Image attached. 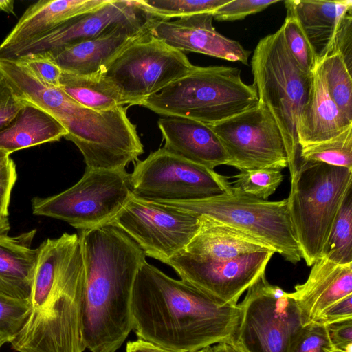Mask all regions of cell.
<instances>
[{"label": "cell", "mask_w": 352, "mask_h": 352, "mask_svg": "<svg viewBox=\"0 0 352 352\" xmlns=\"http://www.w3.org/2000/svg\"><path fill=\"white\" fill-rule=\"evenodd\" d=\"M67 135L65 128L43 110L24 104L16 117L0 130V151L12 153L56 142Z\"/></svg>", "instance_id": "25"}, {"label": "cell", "mask_w": 352, "mask_h": 352, "mask_svg": "<svg viewBox=\"0 0 352 352\" xmlns=\"http://www.w3.org/2000/svg\"><path fill=\"white\" fill-rule=\"evenodd\" d=\"M59 88L78 104L95 111H109L127 104L101 74L78 75L63 72Z\"/></svg>", "instance_id": "26"}, {"label": "cell", "mask_w": 352, "mask_h": 352, "mask_svg": "<svg viewBox=\"0 0 352 352\" xmlns=\"http://www.w3.org/2000/svg\"><path fill=\"white\" fill-rule=\"evenodd\" d=\"M329 94L340 111L352 121V77L343 57L338 52L321 62Z\"/></svg>", "instance_id": "28"}, {"label": "cell", "mask_w": 352, "mask_h": 352, "mask_svg": "<svg viewBox=\"0 0 352 352\" xmlns=\"http://www.w3.org/2000/svg\"><path fill=\"white\" fill-rule=\"evenodd\" d=\"M251 67L258 102L269 109L281 133L291 181L300 148L296 125L309 96L312 74L305 72L289 53L281 27L258 41Z\"/></svg>", "instance_id": "5"}, {"label": "cell", "mask_w": 352, "mask_h": 352, "mask_svg": "<svg viewBox=\"0 0 352 352\" xmlns=\"http://www.w3.org/2000/svg\"><path fill=\"white\" fill-rule=\"evenodd\" d=\"M287 208L301 258L320 259L341 204L352 186V169L300 161L290 181Z\"/></svg>", "instance_id": "6"}, {"label": "cell", "mask_w": 352, "mask_h": 352, "mask_svg": "<svg viewBox=\"0 0 352 352\" xmlns=\"http://www.w3.org/2000/svg\"><path fill=\"white\" fill-rule=\"evenodd\" d=\"M329 338L336 349L352 351V319L327 326Z\"/></svg>", "instance_id": "41"}, {"label": "cell", "mask_w": 352, "mask_h": 352, "mask_svg": "<svg viewBox=\"0 0 352 352\" xmlns=\"http://www.w3.org/2000/svg\"><path fill=\"white\" fill-rule=\"evenodd\" d=\"M229 157L228 166L245 170L288 167L281 133L269 109L258 103L232 117L209 125Z\"/></svg>", "instance_id": "13"}, {"label": "cell", "mask_w": 352, "mask_h": 352, "mask_svg": "<svg viewBox=\"0 0 352 352\" xmlns=\"http://www.w3.org/2000/svg\"><path fill=\"white\" fill-rule=\"evenodd\" d=\"M14 161L7 153L0 151V170L8 166Z\"/></svg>", "instance_id": "45"}, {"label": "cell", "mask_w": 352, "mask_h": 352, "mask_svg": "<svg viewBox=\"0 0 352 352\" xmlns=\"http://www.w3.org/2000/svg\"><path fill=\"white\" fill-rule=\"evenodd\" d=\"M189 243L179 252L197 260H226L257 252L275 251L255 237L206 215Z\"/></svg>", "instance_id": "22"}, {"label": "cell", "mask_w": 352, "mask_h": 352, "mask_svg": "<svg viewBox=\"0 0 352 352\" xmlns=\"http://www.w3.org/2000/svg\"><path fill=\"white\" fill-rule=\"evenodd\" d=\"M351 190L347 192L341 204L322 255L331 261L341 265L352 263Z\"/></svg>", "instance_id": "27"}, {"label": "cell", "mask_w": 352, "mask_h": 352, "mask_svg": "<svg viewBox=\"0 0 352 352\" xmlns=\"http://www.w3.org/2000/svg\"><path fill=\"white\" fill-rule=\"evenodd\" d=\"M279 0H230L214 13L213 19L219 21H232L261 12L279 2Z\"/></svg>", "instance_id": "36"}, {"label": "cell", "mask_w": 352, "mask_h": 352, "mask_svg": "<svg viewBox=\"0 0 352 352\" xmlns=\"http://www.w3.org/2000/svg\"><path fill=\"white\" fill-rule=\"evenodd\" d=\"M157 18L144 10L138 0H109L102 7L79 15L36 40L11 51L1 59L54 51L120 26L144 24Z\"/></svg>", "instance_id": "15"}, {"label": "cell", "mask_w": 352, "mask_h": 352, "mask_svg": "<svg viewBox=\"0 0 352 352\" xmlns=\"http://www.w3.org/2000/svg\"><path fill=\"white\" fill-rule=\"evenodd\" d=\"M351 126L352 121L340 111L329 94L319 63L312 72L309 96L297 122L299 147L333 139Z\"/></svg>", "instance_id": "21"}, {"label": "cell", "mask_w": 352, "mask_h": 352, "mask_svg": "<svg viewBox=\"0 0 352 352\" xmlns=\"http://www.w3.org/2000/svg\"><path fill=\"white\" fill-rule=\"evenodd\" d=\"M85 273L80 241L53 279L33 280L31 311L10 342L17 352H84Z\"/></svg>", "instance_id": "3"}, {"label": "cell", "mask_w": 352, "mask_h": 352, "mask_svg": "<svg viewBox=\"0 0 352 352\" xmlns=\"http://www.w3.org/2000/svg\"><path fill=\"white\" fill-rule=\"evenodd\" d=\"M109 223L125 232L146 256L166 264L193 237L199 219L163 203L132 195Z\"/></svg>", "instance_id": "12"}, {"label": "cell", "mask_w": 352, "mask_h": 352, "mask_svg": "<svg viewBox=\"0 0 352 352\" xmlns=\"http://www.w3.org/2000/svg\"><path fill=\"white\" fill-rule=\"evenodd\" d=\"M212 352H240L232 344L219 343L212 346Z\"/></svg>", "instance_id": "43"}, {"label": "cell", "mask_w": 352, "mask_h": 352, "mask_svg": "<svg viewBox=\"0 0 352 352\" xmlns=\"http://www.w3.org/2000/svg\"><path fill=\"white\" fill-rule=\"evenodd\" d=\"M232 345L240 352H287L302 327L298 308L288 292L270 284L263 274L243 301Z\"/></svg>", "instance_id": "10"}, {"label": "cell", "mask_w": 352, "mask_h": 352, "mask_svg": "<svg viewBox=\"0 0 352 352\" xmlns=\"http://www.w3.org/2000/svg\"><path fill=\"white\" fill-rule=\"evenodd\" d=\"M258 103L256 88L241 79V70L228 66L198 67L140 105L164 117L212 124Z\"/></svg>", "instance_id": "4"}, {"label": "cell", "mask_w": 352, "mask_h": 352, "mask_svg": "<svg viewBox=\"0 0 352 352\" xmlns=\"http://www.w3.org/2000/svg\"><path fill=\"white\" fill-rule=\"evenodd\" d=\"M132 195L144 199L182 202L230 190L228 177L175 155L163 147L136 160L130 173Z\"/></svg>", "instance_id": "11"}, {"label": "cell", "mask_w": 352, "mask_h": 352, "mask_svg": "<svg viewBox=\"0 0 352 352\" xmlns=\"http://www.w3.org/2000/svg\"><path fill=\"white\" fill-rule=\"evenodd\" d=\"M131 309L139 339L176 352L232 344L241 317L239 304L224 305L146 261L135 278Z\"/></svg>", "instance_id": "1"}, {"label": "cell", "mask_w": 352, "mask_h": 352, "mask_svg": "<svg viewBox=\"0 0 352 352\" xmlns=\"http://www.w3.org/2000/svg\"><path fill=\"white\" fill-rule=\"evenodd\" d=\"M213 15L203 13L175 20H159L152 28L153 36L181 52L204 54L232 62L248 64L250 52L238 41L218 32Z\"/></svg>", "instance_id": "16"}, {"label": "cell", "mask_w": 352, "mask_h": 352, "mask_svg": "<svg viewBox=\"0 0 352 352\" xmlns=\"http://www.w3.org/2000/svg\"><path fill=\"white\" fill-rule=\"evenodd\" d=\"M289 295L300 311L302 326L314 322L328 307L352 296V263L341 265L322 256L311 265L306 281Z\"/></svg>", "instance_id": "18"}, {"label": "cell", "mask_w": 352, "mask_h": 352, "mask_svg": "<svg viewBox=\"0 0 352 352\" xmlns=\"http://www.w3.org/2000/svg\"><path fill=\"white\" fill-rule=\"evenodd\" d=\"M193 352H212V346H206L200 350Z\"/></svg>", "instance_id": "48"}, {"label": "cell", "mask_w": 352, "mask_h": 352, "mask_svg": "<svg viewBox=\"0 0 352 352\" xmlns=\"http://www.w3.org/2000/svg\"><path fill=\"white\" fill-rule=\"evenodd\" d=\"M274 251L226 260H197L177 252L166 263L181 279L224 305H237L241 296L263 274Z\"/></svg>", "instance_id": "14"}, {"label": "cell", "mask_w": 352, "mask_h": 352, "mask_svg": "<svg viewBox=\"0 0 352 352\" xmlns=\"http://www.w3.org/2000/svg\"><path fill=\"white\" fill-rule=\"evenodd\" d=\"M149 13L164 20L211 13L230 0H138Z\"/></svg>", "instance_id": "30"}, {"label": "cell", "mask_w": 352, "mask_h": 352, "mask_svg": "<svg viewBox=\"0 0 352 352\" xmlns=\"http://www.w3.org/2000/svg\"><path fill=\"white\" fill-rule=\"evenodd\" d=\"M13 59L22 62L42 82L60 87L63 71L55 62L50 52L30 53Z\"/></svg>", "instance_id": "35"}, {"label": "cell", "mask_w": 352, "mask_h": 352, "mask_svg": "<svg viewBox=\"0 0 352 352\" xmlns=\"http://www.w3.org/2000/svg\"><path fill=\"white\" fill-rule=\"evenodd\" d=\"M126 170L87 168L69 188L47 197L32 199V213L67 222L80 230L109 223L131 197Z\"/></svg>", "instance_id": "8"}, {"label": "cell", "mask_w": 352, "mask_h": 352, "mask_svg": "<svg viewBox=\"0 0 352 352\" xmlns=\"http://www.w3.org/2000/svg\"><path fill=\"white\" fill-rule=\"evenodd\" d=\"M285 8L287 14L281 28L286 45L299 67L311 74L319 63L294 12L289 7Z\"/></svg>", "instance_id": "31"}, {"label": "cell", "mask_w": 352, "mask_h": 352, "mask_svg": "<svg viewBox=\"0 0 352 352\" xmlns=\"http://www.w3.org/2000/svg\"><path fill=\"white\" fill-rule=\"evenodd\" d=\"M157 18L144 24L118 27L91 39L51 51L63 72L78 75L100 74L125 47L151 34Z\"/></svg>", "instance_id": "17"}, {"label": "cell", "mask_w": 352, "mask_h": 352, "mask_svg": "<svg viewBox=\"0 0 352 352\" xmlns=\"http://www.w3.org/2000/svg\"><path fill=\"white\" fill-rule=\"evenodd\" d=\"M16 180L14 162L0 170V220L8 219L11 193Z\"/></svg>", "instance_id": "39"}, {"label": "cell", "mask_w": 352, "mask_h": 352, "mask_svg": "<svg viewBox=\"0 0 352 352\" xmlns=\"http://www.w3.org/2000/svg\"><path fill=\"white\" fill-rule=\"evenodd\" d=\"M333 352H352V351H343L338 349H335Z\"/></svg>", "instance_id": "49"}, {"label": "cell", "mask_w": 352, "mask_h": 352, "mask_svg": "<svg viewBox=\"0 0 352 352\" xmlns=\"http://www.w3.org/2000/svg\"><path fill=\"white\" fill-rule=\"evenodd\" d=\"M14 3L12 0H0V11L15 14Z\"/></svg>", "instance_id": "44"}, {"label": "cell", "mask_w": 352, "mask_h": 352, "mask_svg": "<svg viewBox=\"0 0 352 352\" xmlns=\"http://www.w3.org/2000/svg\"><path fill=\"white\" fill-rule=\"evenodd\" d=\"M157 124L167 151L211 170L228 166V155L208 124L176 117L160 118Z\"/></svg>", "instance_id": "20"}, {"label": "cell", "mask_w": 352, "mask_h": 352, "mask_svg": "<svg viewBox=\"0 0 352 352\" xmlns=\"http://www.w3.org/2000/svg\"><path fill=\"white\" fill-rule=\"evenodd\" d=\"M338 52L351 72L352 70V10L344 17L336 34L332 53Z\"/></svg>", "instance_id": "38"}, {"label": "cell", "mask_w": 352, "mask_h": 352, "mask_svg": "<svg viewBox=\"0 0 352 352\" xmlns=\"http://www.w3.org/2000/svg\"><path fill=\"white\" fill-rule=\"evenodd\" d=\"M85 273L84 340L91 352H116L133 330L131 302L142 250L107 223L80 230Z\"/></svg>", "instance_id": "2"}, {"label": "cell", "mask_w": 352, "mask_h": 352, "mask_svg": "<svg viewBox=\"0 0 352 352\" xmlns=\"http://www.w3.org/2000/svg\"><path fill=\"white\" fill-rule=\"evenodd\" d=\"M36 230L18 236H0V294L30 298L38 248L32 243Z\"/></svg>", "instance_id": "24"}, {"label": "cell", "mask_w": 352, "mask_h": 352, "mask_svg": "<svg viewBox=\"0 0 352 352\" xmlns=\"http://www.w3.org/2000/svg\"><path fill=\"white\" fill-rule=\"evenodd\" d=\"M30 311V298L18 299L0 294V333L12 341L25 323Z\"/></svg>", "instance_id": "34"}, {"label": "cell", "mask_w": 352, "mask_h": 352, "mask_svg": "<svg viewBox=\"0 0 352 352\" xmlns=\"http://www.w3.org/2000/svg\"><path fill=\"white\" fill-rule=\"evenodd\" d=\"M299 159L352 169V126L333 139L300 147Z\"/></svg>", "instance_id": "29"}, {"label": "cell", "mask_w": 352, "mask_h": 352, "mask_svg": "<svg viewBox=\"0 0 352 352\" xmlns=\"http://www.w3.org/2000/svg\"><path fill=\"white\" fill-rule=\"evenodd\" d=\"M158 202L228 224L266 243L293 264L302 258L287 199H261L232 186L228 192L215 197L182 202Z\"/></svg>", "instance_id": "7"}, {"label": "cell", "mask_w": 352, "mask_h": 352, "mask_svg": "<svg viewBox=\"0 0 352 352\" xmlns=\"http://www.w3.org/2000/svg\"><path fill=\"white\" fill-rule=\"evenodd\" d=\"M23 106L24 103L0 74V130L12 122Z\"/></svg>", "instance_id": "37"}, {"label": "cell", "mask_w": 352, "mask_h": 352, "mask_svg": "<svg viewBox=\"0 0 352 352\" xmlns=\"http://www.w3.org/2000/svg\"><path fill=\"white\" fill-rule=\"evenodd\" d=\"M10 230L8 219L0 220V236L6 235Z\"/></svg>", "instance_id": "46"}, {"label": "cell", "mask_w": 352, "mask_h": 352, "mask_svg": "<svg viewBox=\"0 0 352 352\" xmlns=\"http://www.w3.org/2000/svg\"><path fill=\"white\" fill-rule=\"evenodd\" d=\"M11 340L8 338L7 336L0 333V348L5 344V343H10Z\"/></svg>", "instance_id": "47"}, {"label": "cell", "mask_w": 352, "mask_h": 352, "mask_svg": "<svg viewBox=\"0 0 352 352\" xmlns=\"http://www.w3.org/2000/svg\"><path fill=\"white\" fill-rule=\"evenodd\" d=\"M109 0H41L30 5L0 43V59L58 28L68 21L96 10Z\"/></svg>", "instance_id": "19"}, {"label": "cell", "mask_w": 352, "mask_h": 352, "mask_svg": "<svg viewBox=\"0 0 352 352\" xmlns=\"http://www.w3.org/2000/svg\"><path fill=\"white\" fill-rule=\"evenodd\" d=\"M196 67L183 52L150 34L125 47L100 74L127 104L140 105Z\"/></svg>", "instance_id": "9"}, {"label": "cell", "mask_w": 352, "mask_h": 352, "mask_svg": "<svg viewBox=\"0 0 352 352\" xmlns=\"http://www.w3.org/2000/svg\"><path fill=\"white\" fill-rule=\"evenodd\" d=\"M232 186L261 199L267 200L283 180L280 169L265 168L241 170L232 177Z\"/></svg>", "instance_id": "32"}, {"label": "cell", "mask_w": 352, "mask_h": 352, "mask_svg": "<svg viewBox=\"0 0 352 352\" xmlns=\"http://www.w3.org/2000/svg\"><path fill=\"white\" fill-rule=\"evenodd\" d=\"M126 352H176L153 343L138 339L126 344Z\"/></svg>", "instance_id": "42"}, {"label": "cell", "mask_w": 352, "mask_h": 352, "mask_svg": "<svg viewBox=\"0 0 352 352\" xmlns=\"http://www.w3.org/2000/svg\"><path fill=\"white\" fill-rule=\"evenodd\" d=\"M352 296H349L326 309L314 322L325 326L352 319Z\"/></svg>", "instance_id": "40"}, {"label": "cell", "mask_w": 352, "mask_h": 352, "mask_svg": "<svg viewBox=\"0 0 352 352\" xmlns=\"http://www.w3.org/2000/svg\"><path fill=\"white\" fill-rule=\"evenodd\" d=\"M298 19L318 63L331 54L333 43L351 0H287Z\"/></svg>", "instance_id": "23"}, {"label": "cell", "mask_w": 352, "mask_h": 352, "mask_svg": "<svg viewBox=\"0 0 352 352\" xmlns=\"http://www.w3.org/2000/svg\"><path fill=\"white\" fill-rule=\"evenodd\" d=\"M335 349L327 326L311 322L294 334L287 352H333Z\"/></svg>", "instance_id": "33"}]
</instances>
